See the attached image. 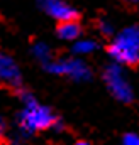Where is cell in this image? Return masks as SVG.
<instances>
[{"label": "cell", "instance_id": "4", "mask_svg": "<svg viewBox=\"0 0 139 145\" xmlns=\"http://www.w3.org/2000/svg\"><path fill=\"white\" fill-rule=\"evenodd\" d=\"M46 69L51 74H58V76H66L76 81H83L90 78V69L88 66L76 59V57H63L58 61H49L46 64Z\"/></svg>", "mask_w": 139, "mask_h": 145}, {"label": "cell", "instance_id": "11", "mask_svg": "<svg viewBox=\"0 0 139 145\" xmlns=\"http://www.w3.org/2000/svg\"><path fill=\"white\" fill-rule=\"evenodd\" d=\"M122 145H139V135H136V133H127L122 138Z\"/></svg>", "mask_w": 139, "mask_h": 145}, {"label": "cell", "instance_id": "7", "mask_svg": "<svg viewBox=\"0 0 139 145\" xmlns=\"http://www.w3.org/2000/svg\"><path fill=\"white\" fill-rule=\"evenodd\" d=\"M56 34L60 39H63V40H76V39H80V34H81V27H80V24L76 22V20H66V22H60V25H58V29H56Z\"/></svg>", "mask_w": 139, "mask_h": 145}, {"label": "cell", "instance_id": "10", "mask_svg": "<svg viewBox=\"0 0 139 145\" xmlns=\"http://www.w3.org/2000/svg\"><path fill=\"white\" fill-rule=\"evenodd\" d=\"M99 29H100V32H102L104 36H112V32H114L112 24H110V22H107V20H100Z\"/></svg>", "mask_w": 139, "mask_h": 145}, {"label": "cell", "instance_id": "13", "mask_svg": "<svg viewBox=\"0 0 139 145\" xmlns=\"http://www.w3.org/2000/svg\"><path fill=\"white\" fill-rule=\"evenodd\" d=\"M75 145H92V144H88V142H76Z\"/></svg>", "mask_w": 139, "mask_h": 145}, {"label": "cell", "instance_id": "12", "mask_svg": "<svg viewBox=\"0 0 139 145\" xmlns=\"http://www.w3.org/2000/svg\"><path fill=\"white\" fill-rule=\"evenodd\" d=\"M3 133H5V123H3V120L0 118V138L3 137Z\"/></svg>", "mask_w": 139, "mask_h": 145}, {"label": "cell", "instance_id": "5", "mask_svg": "<svg viewBox=\"0 0 139 145\" xmlns=\"http://www.w3.org/2000/svg\"><path fill=\"white\" fill-rule=\"evenodd\" d=\"M39 7L54 20L58 22H66V20H76L78 12L73 8L65 0H41Z\"/></svg>", "mask_w": 139, "mask_h": 145}, {"label": "cell", "instance_id": "1", "mask_svg": "<svg viewBox=\"0 0 139 145\" xmlns=\"http://www.w3.org/2000/svg\"><path fill=\"white\" fill-rule=\"evenodd\" d=\"M22 103L24 106L19 113V128L22 133L27 135V133H34L51 127L58 128L60 120L54 116L51 108L41 105L31 95H22Z\"/></svg>", "mask_w": 139, "mask_h": 145}, {"label": "cell", "instance_id": "8", "mask_svg": "<svg viewBox=\"0 0 139 145\" xmlns=\"http://www.w3.org/2000/svg\"><path fill=\"white\" fill-rule=\"evenodd\" d=\"M97 49V42L93 39H76L73 44V52L75 54H92Z\"/></svg>", "mask_w": 139, "mask_h": 145}, {"label": "cell", "instance_id": "6", "mask_svg": "<svg viewBox=\"0 0 139 145\" xmlns=\"http://www.w3.org/2000/svg\"><path fill=\"white\" fill-rule=\"evenodd\" d=\"M0 81L10 86L21 84V69L17 63L2 51H0Z\"/></svg>", "mask_w": 139, "mask_h": 145}, {"label": "cell", "instance_id": "14", "mask_svg": "<svg viewBox=\"0 0 139 145\" xmlns=\"http://www.w3.org/2000/svg\"><path fill=\"white\" fill-rule=\"evenodd\" d=\"M129 2H139V0H129Z\"/></svg>", "mask_w": 139, "mask_h": 145}, {"label": "cell", "instance_id": "9", "mask_svg": "<svg viewBox=\"0 0 139 145\" xmlns=\"http://www.w3.org/2000/svg\"><path fill=\"white\" fill-rule=\"evenodd\" d=\"M32 54H34L36 59H39L44 64H48L51 61V49L44 42H36L34 46H32Z\"/></svg>", "mask_w": 139, "mask_h": 145}, {"label": "cell", "instance_id": "2", "mask_svg": "<svg viewBox=\"0 0 139 145\" xmlns=\"http://www.w3.org/2000/svg\"><path fill=\"white\" fill-rule=\"evenodd\" d=\"M109 54L119 64H139V27L131 25L122 29L110 42Z\"/></svg>", "mask_w": 139, "mask_h": 145}, {"label": "cell", "instance_id": "3", "mask_svg": "<svg viewBox=\"0 0 139 145\" xmlns=\"http://www.w3.org/2000/svg\"><path fill=\"white\" fill-rule=\"evenodd\" d=\"M105 84L109 88V91L120 101H131L132 100V88L131 83L127 81V76L124 74L122 68L117 64H110L107 66L104 72Z\"/></svg>", "mask_w": 139, "mask_h": 145}]
</instances>
